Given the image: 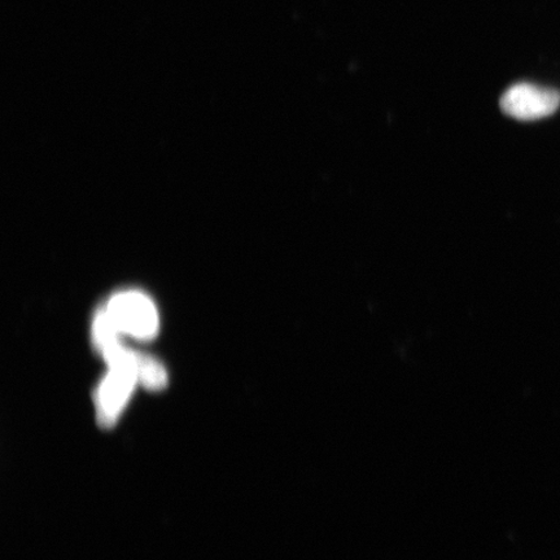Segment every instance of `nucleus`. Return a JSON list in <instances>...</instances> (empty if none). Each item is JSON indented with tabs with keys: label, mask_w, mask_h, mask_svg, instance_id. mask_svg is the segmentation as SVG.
Listing matches in <instances>:
<instances>
[{
	"label": "nucleus",
	"mask_w": 560,
	"mask_h": 560,
	"mask_svg": "<svg viewBox=\"0 0 560 560\" xmlns=\"http://www.w3.org/2000/svg\"><path fill=\"white\" fill-rule=\"evenodd\" d=\"M138 384L135 371L109 368L95 395L96 419L103 429L117 423Z\"/></svg>",
	"instance_id": "3"
},
{
	"label": "nucleus",
	"mask_w": 560,
	"mask_h": 560,
	"mask_svg": "<svg viewBox=\"0 0 560 560\" xmlns=\"http://www.w3.org/2000/svg\"><path fill=\"white\" fill-rule=\"evenodd\" d=\"M122 335L151 340L159 331V315L152 301L140 292H124L112 298L107 307Z\"/></svg>",
	"instance_id": "1"
},
{
	"label": "nucleus",
	"mask_w": 560,
	"mask_h": 560,
	"mask_svg": "<svg viewBox=\"0 0 560 560\" xmlns=\"http://www.w3.org/2000/svg\"><path fill=\"white\" fill-rule=\"evenodd\" d=\"M560 105L557 90L517 83L501 97L503 114L521 121H535L556 114Z\"/></svg>",
	"instance_id": "2"
}]
</instances>
